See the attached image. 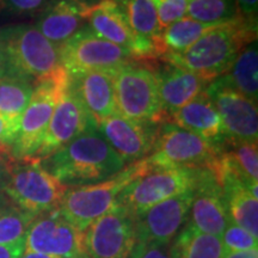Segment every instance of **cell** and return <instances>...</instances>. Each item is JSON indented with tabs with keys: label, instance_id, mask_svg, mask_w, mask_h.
<instances>
[{
	"label": "cell",
	"instance_id": "1",
	"mask_svg": "<svg viewBox=\"0 0 258 258\" xmlns=\"http://www.w3.org/2000/svg\"><path fill=\"white\" fill-rule=\"evenodd\" d=\"M41 164L67 188L102 182L125 166L93 123Z\"/></svg>",
	"mask_w": 258,
	"mask_h": 258
},
{
	"label": "cell",
	"instance_id": "2",
	"mask_svg": "<svg viewBox=\"0 0 258 258\" xmlns=\"http://www.w3.org/2000/svg\"><path fill=\"white\" fill-rule=\"evenodd\" d=\"M253 41H257V25L237 17L218 24L184 51L165 54L160 59L212 83L227 73L240 50Z\"/></svg>",
	"mask_w": 258,
	"mask_h": 258
},
{
	"label": "cell",
	"instance_id": "3",
	"mask_svg": "<svg viewBox=\"0 0 258 258\" xmlns=\"http://www.w3.org/2000/svg\"><path fill=\"white\" fill-rule=\"evenodd\" d=\"M0 44L9 77L35 85L63 70L59 48L35 25L17 24L0 29Z\"/></svg>",
	"mask_w": 258,
	"mask_h": 258
},
{
	"label": "cell",
	"instance_id": "4",
	"mask_svg": "<svg viewBox=\"0 0 258 258\" xmlns=\"http://www.w3.org/2000/svg\"><path fill=\"white\" fill-rule=\"evenodd\" d=\"M146 158L129 164L110 178L67 189L59 211L71 224L84 232L93 221L114 207L120 194L148 169Z\"/></svg>",
	"mask_w": 258,
	"mask_h": 258
},
{
	"label": "cell",
	"instance_id": "5",
	"mask_svg": "<svg viewBox=\"0 0 258 258\" xmlns=\"http://www.w3.org/2000/svg\"><path fill=\"white\" fill-rule=\"evenodd\" d=\"M117 112L134 121L166 122L151 63L134 60L112 72Z\"/></svg>",
	"mask_w": 258,
	"mask_h": 258
},
{
	"label": "cell",
	"instance_id": "6",
	"mask_svg": "<svg viewBox=\"0 0 258 258\" xmlns=\"http://www.w3.org/2000/svg\"><path fill=\"white\" fill-rule=\"evenodd\" d=\"M69 84L70 76L64 69L51 78L35 84L30 102L21 117L17 138L11 147L16 160L34 159L51 115L69 89Z\"/></svg>",
	"mask_w": 258,
	"mask_h": 258
},
{
	"label": "cell",
	"instance_id": "7",
	"mask_svg": "<svg viewBox=\"0 0 258 258\" xmlns=\"http://www.w3.org/2000/svg\"><path fill=\"white\" fill-rule=\"evenodd\" d=\"M201 170L150 164L143 175L125 186L116 203L137 217L157 203L195 189Z\"/></svg>",
	"mask_w": 258,
	"mask_h": 258
},
{
	"label": "cell",
	"instance_id": "8",
	"mask_svg": "<svg viewBox=\"0 0 258 258\" xmlns=\"http://www.w3.org/2000/svg\"><path fill=\"white\" fill-rule=\"evenodd\" d=\"M67 189L41 161L16 160L4 192L19 208L40 215L59 208Z\"/></svg>",
	"mask_w": 258,
	"mask_h": 258
},
{
	"label": "cell",
	"instance_id": "9",
	"mask_svg": "<svg viewBox=\"0 0 258 258\" xmlns=\"http://www.w3.org/2000/svg\"><path fill=\"white\" fill-rule=\"evenodd\" d=\"M221 147L166 121L158 127L154 148L146 159L156 166L209 170L221 152Z\"/></svg>",
	"mask_w": 258,
	"mask_h": 258
},
{
	"label": "cell",
	"instance_id": "10",
	"mask_svg": "<svg viewBox=\"0 0 258 258\" xmlns=\"http://www.w3.org/2000/svg\"><path fill=\"white\" fill-rule=\"evenodd\" d=\"M59 48L61 64L69 74L85 71L114 72L137 60L128 49L97 36L84 25Z\"/></svg>",
	"mask_w": 258,
	"mask_h": 258
},
{
	"label": "cell",
	"instance_id": "11",
	"mask_svg": "<svg viewBox=\"0 0 258 258\" xmlns=\"http://www.w3.org/2000/svg\"><path fill=\"white\" fill-rule=\"evenodd\" d=\"M138 244L134 217L118 203L83 232L84 254L89 258H129Z\"/></svg>",
	"mask_w": 258,
	"mask_h": 258
},
{
	"label": "cell",
	"instance_id": "12",
	"mask_svg": "<svg viewBox=\"0 0 258 258\" xmlns=\"http://www.w3.org/2000/svg\"><path fill=\"white\" fill-rule=\"evenodd\" d=\"M85 21L97 36L125 48L137 60L150 61L159 57L156 44L133 31L123 6L117 0H102L92 6L85 12Z\"/></svg>",
	"mask_w": 258,
	"mask_h": 258
},
{
	"label": "cell",
	"instance_id": "13",
	"mask_svg": "<svg viewBox=\"0 0 258 258\" xmlns=\"http://www.w3.org/2000/svg\"><path fill=\"white\" fill-rule=\"evenodd\" d=\"M25 251L60 258L84 254L83 232L61 214L59 208L37 215L25 238Z\"/></svg>",
	"mask_w": 258,
	"mask_h": 258
},
{
	"label": "cell",
	"instance_id": "14",
	"mask_svg": "<svg viewBox=\"0 0 258 258\" xmlns=\"http://www.w3.org/2000/svg\"><path fill=\"white\" fill-rule=\"evenodd\" d=\"M206 93L220 115L226 139L257 143V103L231 88L221 77L209 84Z\"/></svg>",
	"mask_w": 258,
	"mask_h": 258
},
{
	"label": "cell",
	"instance_id": "15",
	"mask_svg": "<svg viewBox=\"0 0 258 258\" xmlns=\"http://www.w3.org/2000/svg\"><path fill=\"white\" fill-rule=\"evenodd\" d=\"M192 199L194 190H189L134 217L139 243H171L188 221Z\"/></svg>",
	"mask_w": 258,
	"mask_h": 258
},
{
	"label": "cell",
	"instance_id": "16",
	"mask_svg": "<svg viewBox=\"0 0 258 258\" xmlns=\"http://www.w3.org/2000/svg\"><path fill=\"white\" fill-rule=\"evenodd\" d=\"M159 124L134 121L117 114L97 125L109 145L125 164L143 160L152 153Z\"/></svg>",
	"mask_w": 258,
	"mask_h": 258
},
{
	"label": "cell",
	"instance_id": "17",
	"mask_svg": "<svg viewBox=\"0 0 258 258\" xmlns=\"http://www.w3.org/2000/svg\"><path fill=\"white\" fill-rule=\"evenodd\" d=\"M93 123L85 108L74 95L72 90H66L62 98L57 103L46 133L42 139L41 146L34 159L42 161L67 145L79 134H82L89 124ZM95 124V123H93Z\"/></svg>",
	"mask_w": 258,
	"mask_h": 258
},
{
	"label": "cell",
	"instance_id": "18",
	"mask_svg": "<svg viewBox=\"0 0 258 258\" xmlns=\"http://www.w3.org/2000/svg\"><path fill=\"white\" fill-rule=\"evenodd\" d=\"M230 218L224 195L211 170L202 169L194 189L188 224L202 233L221 237Z\"/></svg>",
	"mask_w": 258,
	"mask_h": 258
},
{
	"label": "cell",
	"instance_id": "19",
	"mask_svg": "<svg viewBox=\"0 0 258 258\" xmlns=\"http://www.w3.org/2000/svg\"><path fill=\"white\" fill-rule=\"evenodd\" d=\"M69 76L70 89L78 97L96 125L117 114L112 72L85 71Z\"/></svg>",
	"mask_w": 258,
	"mask_h": 258
},
{
	"label": "cell",
	"instance_id": "20",
	"mask_svg": "<svg viewBox=\"0 0 258 258\" xmlns=\"http://www.w3.org/2000/svg\"><path fill=\"white\" fill-rule=\"evenodd\" d=\"M151 67L156 77L161 109L166 121L171 114L206 91L211 84L198 74L165 61L161 64L151 63Z\"/></svg>",
	"mask_w": 258,
	"mask_h": 258
},
{
	"label": "cell",
	"instance_id": "21",
	"mask_svg": "<svg viewBox=\"0 0 258 258\" xmlns=\"http://www.w3.org/2000/svg\"><path fill=\"white\" fill-rule=\"evenodd\" d=\"M167 121L218 146H222L226 140L220 115L206 91L171 114Z\"/></svg>",
	"mask_w": 258,
	"mask_h": 258
},
{
	"label": "cell",
	"instance_id": "22",
	"mask_svg": "<svg viewBox=\"0 0 258 258\" xmlns=\"http://www.w3.org/2000/svg\"><path fill=\"white\" fill-rule=\"evenodd\" d=\"M85 12L73 0H53L41 12L35 27L48 41L60 47L84 27Z\"/></svg>",
	"mask_w": 258,
	"mask_h": 258
},
{
	"label": "cell",
	"instance_id": "23",
	"mask_svg": "<svg viewBox=\"0 0 258 258\" xmlns=\"http://www.w3.org/2000/svg\"><path fill=\"white\" fill-rule=\"evenodd\" d=\"M231 88L257 103L258 99V50L257 41L244 47L235 57L228 72L221 76Z\"/></svg>",
	"mask_w": 258,
	"mask_h": 258
},
{
	"label": "cell",
	"instance_id": "24",
	"mask_svg": "<svg viewBox=\"0 0 258 258\" xmlns=\"http://www.w3.org/2000/svg\"><path fill=\"white\" fill-rule=\"evenodd\" d=\"M176 258H222L225 253L221 237L202 233L188 222L172 240Z\"/></svg>",
	"mask_w": 258,
	"mask_h": 258
},
{
	"label": "cell",
	"instance_id": "25",
	"mask_svg": "<svg viewBox=\"0 0 258 258\" xmlns=\"http://www.w3.org/2000/svg\"><path fill=\"white\" fill-rule=\"evenodd\" d=\"M237 175L254 198L258 188V150L257 143L226 139L221 147Z\"/></svg>",
	"mask_w": 258,
	"mask_h": 258
},
{
	"label": "cell",
	"instance_id": "26",
	"mask_svg": "<svg viewBox=\"0 0 258 258\" xmlns=\"http://www.w3.org/2000/svg\"><path fill=\"white\" fill-rule=\"evenodd\" d=\"M218 24H205L189 17L173 22L169 27L163 29L159 41L160 57L165 54L180 53L192 46L206 32L212 30Z\"/></svg>",
	"mask_w": 258,
	"mask_h": 258
},
{
	"label": "cell",
	"instance_id": "27",
	"mask_svg": "<svg viewBox=\"0 0 258 258\" xmlns=\"http://www.w3.org/2000/svg\"><path fill=\"white\" fill-rule=\"evenodd\" d=\"M127 15L129 25L138 36L153 42L159 50V41L163 29L158 19L157 9L152 0H123L121 4Z\"/></svg>",
	"mask_w": 258,
	"mask_h": 258
},
{
	"label": "cell",
	"instance_id": "28",
	"mask_svg": "<svg viewBox=\"0 0 258 258\" xmlns=\"http://www.w3.org/2000/svg\"><path fill=\"white\" fill-rule=\"evenodd\" d=\"M34 85L27 80L5 76L0 78V115L16 124L30 102Z\"/></svg>",
	"mask_w": 258,
	"mask_h": 258
},
{
	"label": "cell",
	"instance_id": "29",
	"mask_svg": "<svg viewBox=\"0 0 258 258\" xmlns=\"http://www.w3.org/2000/svg\"><path fill=\"white\" fill-rule=\"evenodd\" d=\"M37 215L19 208L15 203L0 205V245L25 241L31 222Z\"/></svg>",
	"mask_w": 258,
	"mask_h": 258
},
{
	"label": "cell",
	"instance_id": "30",
	"mask_svg": "<svg viewBox=\"0 0 258 258\" xmlns=\"http://www.w3.org/2000/svg\"><path fill=\"white\" fill-rule=\"evenodd\" d=\"M186 15L205 24H222L237 18L234 0H188Z\"/></svg>",
	"mask_w": 258,
	"mask_h": 258
},
{
	"label": "cell",
	"instance_id": "31",
	"mask_svg": "<svg viewBox=\"0 0 258 258\" xmlns=\"http://www.w3.org/2000/svg\"><path fill=\"white\" fill-rule=\"evenodd\" d=\"M221 240L225 252L258 249V238L253 237L246 230L235 225L231 220L228 221L225 231L222 232Z\"/></svg>",
	"mask_w": 258,
	"mask_h": 258
},
{
	"label": "cell",
	"instance_id": "32",
	"mask_svg": "<svg viewBox=\"0 0 258 258\" xmlns=\"http://www.w3.org/2000/svg\"><path fill=\"white\" fill-rule=\"evenodd\" d=\"M156 6L161 29H165L173 22L184 18L188 0H152Z\"/></svg>",
	"mask_w": 258,
	"mask_h": 258
},
{
	"label": "cell",
	"instance_id": "33",
	"mask_svg": "<svg viewBox=\"0 0 258 258\" xmlns=\"http://www.w3.org/2000/svg\"><path fill=\"white\" fill-rule=\"evenodd\" d=\"M53 0H0V12L12 15L41 14Z\"/></svg>",
	"mask_w": 258,
	"mask_h": 258
},
{
	"label": "cell",
	"instance_id": "34",
	"mask_svg": "<svg viewBox=\"0 0 258 258\" xmlns=\"http://www.w3.org/2000/svg\"><path fill=\"white\" fill-rule=\"evenodd\" d=\"M129 258H176L172 241L169 244L139 243Z\"/></svg>",
	"mask_w": 258,
	"mask_h": 258
},
{
	"label": "cell",
	"instance_id": "35",
	"mask_svg": "<svg viewBox=\"0 0 258 258\" xmlns=\"http://www.w3.org/2000/svg\"><path fill=\"white\" fill-rule=\"evenodd\" d=\"M237 17L246 23L257 25L258 0H234Z\"/></svg>",
	"mask_w": 258,
	"mask_h": 258
},
{
	"label": "cell",
	"instance_id": "36",
	"mask_svg": "<svg viewBox=\"0 0 258 258\" xmlns=\"http://www.w3.org/2000/svg\"><path fill=\"white\" fill-rule=\"evenodd\" d=\"M16 159L10 148H0V196L5 191L11 171L14 169ZM2 205V202H0Z\"/></svg>",
	"mask_w": 258,
	"mask_h": 258
},
{
	"label": "cell",
	"instance_id": "37",
	"mask_svg": "<svg viewBox=\"0 0 258 258\" xmlns=\"http://www.w3.org/2000/svg\"><path fill=\"white\" fill-rule=\"evenodd\" d=\"M19 125L9 121L8 118L0 115V148L11 150L16 138H17Z\"/></svg>",
	"mask_w": 258,
	"mask_h": 258
},
{
	"label": "cell",
	"instance_id": "38",
	"mask_svg": "<svg viewBox=\"0 0 258 258\" xmlns=\"http://www.w3.org/2000/svg\"><path fill=\"white\" fill-rule=\"evenodd\" d=\"M24 251L25 241L11 245H0V258H19Z\"/></svg>",
	"mask_w": 258,
	"mask_h": 258
},
{
	"label": "cell",
	"instance_id": "39",
	"mask_svg": "<svg viewBox=\"0 0 258 258\" xmlns=\"http://www.w3.org/2000/svg\"><path fill=\"white\" fill-rule=\"evenodd\" d=\"M222 258H258V249L225 252Z\"/></svg>",
	"mask_w": 258,
	"mask_h": 258
},
{
	"label": "cell",
	"instance_id": "40",
	"mask_svg": "<svg viewBox=\"0 0 258 258\" xmlns=\"http://www.w3.org/2000/svg\"><path fill=\"white\" fill-rule=\"evenodd\" d=\"M19 258H60V257H54V256H48V254L43 253H37V252H28L24 251V253L22 254Z\"/></svg>",
	"mask_w": 258,
	"mask_h": 258
},
{
	"label": "cell",
	"instance_id": "41",
	"mask_svg": "<svg viewBox=\"0 0 258 258\" xmlns=\"http://www.w3.org/2000/svg\"><path fill=\"white\" fill-rule=\"evenodd\" d=\"M6 76V67H5V59H4V53H3L2 44H0V78Z\"/></svg>",
	"mask_w": 258,
	"mask_h": 258
},
{
	"label": "cell",
	"instance_id": "42",
	"mask_svg": "<svg viewBox=\"0 0 258 258\" xmlns=\"http://www.w3.org/2000/svg\"><path fill=\"white\" fill-rule=\"evenodd\" d=\"M74 258H89V257L86 256V254H80V256H78V257H74Z\"/></svg>",
	"mask_w": 258,
	"mask_h": 258
}]
</instances>
